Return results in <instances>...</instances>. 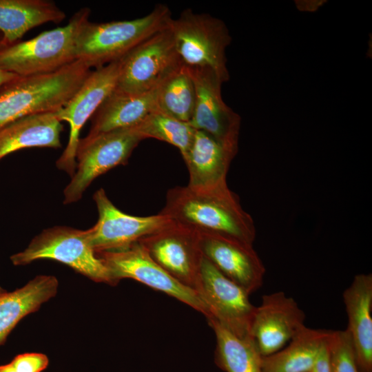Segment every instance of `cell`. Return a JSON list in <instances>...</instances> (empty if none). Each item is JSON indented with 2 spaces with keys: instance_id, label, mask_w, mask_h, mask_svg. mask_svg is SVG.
<instances>
[{
  "instance_id": "obj_11",
  "label": "cell",
  "mask_w": 372,
  "mask_h": 372,
  "mask_svg": "<svg viewBox=\"0 0 372 372\" xmlns=\"http://www.w3.org/2000/svg\"><path fill=\"white\" fill-rule=\"evenodd\" d=\"M195 291L207 306L209 316L238 336L250 337L256 307L249 294L202 256Z\"/></svg>"
},
{
  "instance_id": "obj_18",
  "label": "cell",
  "mask_w": 372,
  "mask_h": 372,
  "mask_svg": "<svg viewBox=\"0 0 372 372\" xmlns=\"http://www.w3.org/2000/svg\"><path fill=\"white\" fill-rule=\"evenodd\" d=\"M236 153L205 132L196 130L192 145L183 157L189 171L187 186L209 189L227 184V174Z\"/></svg>"
},
{
  "instance_id": "obj_9",
  "label": "cell",
  "mask_w": 372,
  "mask_h": 372,
  "mask_svg": "<svg viewBox=\"0 0 372 372\" xmlns=\"http://www.w3.org/2000/svg\"><path fill=\"white\" fill-rule=\"evenodd\" d=\"M96 254L109 270L115 285L123 278L134 279L189 305L206 318L209 317V310L198 293L178 282L160 267L138 241L123 250Z\"/></svg>"
},
{
  "instance_id": "obj_27",
  "label": "cell",
  "mask_w": 372,
  "mask_h": 372,
  "mask_svg": "<svg viewBox=\"0 0 372 372\" xmlns=\"http://www.w3.org/2000/svg\"><path fill=\"white\" fill-rule=\"evenodd\" d=\"M328 345L331 372H360L346 330L332 331Z\"/></svg>"
},
{
  "instance_id": "obj_31",
  "label": "cell",
  "mask_w": 372,
  "mask_h": 372,
  "mask_svg": "<svg viewBox=\"0 0 372 372\" xmlns=\"http://www.w3.org/2000/svg\"><path fill=\"white\" fill-rule=\"evenodd\" d=\"M5 292L1 287H0V295Z\"/></svg>"
},
{
  "instance_id": "obj_13",
  "label": "cell",
  "mask_w": 372,
  "mask_h": 372,
  "mask_svg": "<svg viewBox=\"0 0 372 372\" xmlns=\"http://www.w3.org/2000/svg\"><path fill=\"white\" fill-rule=\"evenodd\" d=\"M187 68L196 89L195 108L189 123L237 154L241 118L223 100V83L211 70Z\"/></svg>"
},
{
  "instance_id": "obj_3",
  "label": "cell",
  "mask_w": 372,
  "mask_h": 372,
  "mask_svg": "<svg viewBox=\"0 0 372 372\" xmlns=\"http://www.w3.org/2000/svg\"><path fill=\"white\" fill-rule=\"evenodd\" d=\"M172 19L169 7L158 4L147 15L132 20L92 23L86 21L76 41V60L90 69L118 61L137 45L169 27Z\"/></svg>"
},
{
  "instance_id": "obj_1",
  "label": "cell",
  "mask_w": 372,
  "mask_h": 372,
  "mask_svg": "<svg viewBox=\"0 0 372 372\" xmlns=\"http://www.w3.org/2000/svg\"><path fill=\"white\" fill-rule=\"evenodd\" d=\"M160 212L198 232L220 234L252 245L256 238L252 217L227 185L209 189H170Z\"/></svg>"
},
{
  "instance_id": "obj_5",
  "label": "cell",
  "mask_w": 372,
  "mask_h": 372,
  "mask_svg": "<svg viewBox=\"0 0 372 372\" xmlns=\"http://www.w3.org/2000/svg\"><path fill=\"white\" fill-rule=\"evenodd\" d=\"M169 28L184 65L211 70L223 83L229 81L226 50L231 37L222 20L185 9L172 19Z\"/></svg>"
},
{
  "instance_id": "obj_21",
  "label": "cell",
  "mask_w": 372,
  "mask_h": 372,
  "mask_svg": "<svg viewBox=\"0 0 372 372\" xmlns=\"http://www.w3.org/2000/svg\"><path fill=\"white\" fill-rule=\"evenodd\" d=\"M66 17L55 3L47 0H0V48L12 45L31 29L61 23Z\"/></svg>"
},
{
  "instance_id": "obj_32",
  "label": "cell",
  "mask_w": 372,
  "mask_h": 372,
  "mask_svg": "<svg viewBox=\"0 0 372 372\" xmlns=\"http://www.w3.org/2000/svg\"><path fill=\"white\" fill-rule=\"evenodd\" d=\"M1 40H2V34L0 32V43H1Z\"/></svg>"
},
{
  "instance_id": "obj_30",
  "label": "cell",
  "mask_w": 372,
  "mask_h": 372,
  "mask_svg": "<svg viewBox=\"0 0 372 372\" xmlns=\"http://www.w3.org/2000/svg\"><path fill=\"white\" fill-rule=\"evenodd\" d=\"M18 76H19L13 73L7 72L0 68V89L6 84L14 80Z\"/></svg>"
},
{
  "instance_id": "obj_2",
  "label": "cell",
  "mask_w": 372,
  "mask_h": 372,
  "mask_svg": "<svg viewBox=\"0 0 372 372\" xmlns=\"http://www.w3.org/2000/svg\"><path fill=\"white\" fill-rule=\"evenodd\" d=\"M76 60L54 72L18 76L0 89V129L20 118L60 110L91 72Z\"/></svg>"
},
{
  "instance_id": "obj_23",
  "label": "cell",
  "mask_w": 372,
  "mask_h": 372,
  "mask_svg": "<svg viewBox=\"0 0 372 372\" xmlns=\"http://www.w3.org/2000/svg\"><path fill=\"white\" fill-rule=\"evenodd\" d=\"M331 333L305 326L282 349L262 358V372H309Z\"/></svg>"
},
{
  "instance_id": "obj_17",
  "label": "cell",
  "mask_w": 372,
  "mask_h": 372,
  "mask_svg": "<svg viewBox=\"0 0 372 372\" xmlns=\"http://www.w3.org/2000/svg\"><path fill=\"white\" fill-rule=\"evenodd\" d=\"M347 332L360 372H372V275L355 276L343 292Z\"/></svg>"
},
{
  "instance_id": "obj_10",
  "label": "cell",
  "mask_w": 372,
  "mask_h": 372,
  "mask_svg": "<svg viewBox=\"0 0 372 372\" xmlns=\"http://www.w3.org/2000/svg\"><path fill=\"white\" fill-rule=\"evenodd\" d=\"M120 67L119 59L91 71L74 94L56 112L60 121H66L70 125L68 144L56 165L71 177L76 170V154L81 130L115 89Z\"/></svg>"
},
{
  "instance_id": "obj_25",
  "label": "cell",
  "mask_w": 372,
  "mask_h": 372,
  "mask_svg": "<svg viewBox=\"0 0 372 372\" xmlns=\"http://www.w3.org/2000/svg\"><path fill=\"white\" fill-rule=\"evenodd\" d=\"M196 104V89L187 68L182 65L159 85L157 110L189 123Z\"/></svg>"
},
{
  "instance_id": "obj_14",
  "label": "cell",
  "mask_w": 372,
  "mask_h": 372,
  "mask_svg": "<svg viewBox=\"0 0 372 372\" xmlns=\"http://www.w3.org/2000/svg\"><path fill=\"white\" fill-rule=\"evenodd\" d=\"M138 242L169 275L195 290L203 256L196 231L172 221Z\"/></svg>"
},
{
  "instance_id": "obj_6",
  "label": "cell",
  "mask_w": 372,
  "mask_h": 372,
  "mask_svg": "<svg viewBox=\"0 0 372 372\" xmlns=\"http://www.w3.org/2000/svg\"><path fill=\"white\" fill-rule=\"evenodd\" d=\"M14 265L50 259L69 266L96 282L115 284L102 260L91 247L87 230L56 226L36 236L23 251L10 258Z\"/></svg>"
},
{
  "instance_id": "obj_20",
  "label": "cell",
  "mask_w": 372,
  "mask_h": 372,
  "mask_svg": "<svg viewBox=\"0 0 372 372\" xmlns=\"http://www.w3.org/2000/svg\"><path fill=\"white\" fill-rule=\"evenodd\" d=\"M63 129L56 112L39 113L17 119L0 129V160L24 148H60V134Z\"/></svg>"
},
{
  "instance_id": "obj_7",
  "label": "cell",
  "mask_w": 372,
  "mask_h": 372,
  "mask_svg": "<svg viewBox=\"0 0 372 372\" xmlns=\"http://www.w3.org/2000/svg\"><path fill=\"white\" fill-rule=\"evenodd\" d=\"M144 139L135 127L80 138L76 170L63 192L64 204L78 201L96 177L116 166L126 164L133 150Z\"/></svg>"
},
{
  "instance_id": "obj_15",
  "label": "cell",
  "mask_w": 372,
  "mask_h": 372,
  "mask_svg": "<svg viewBox=\"0 0 372 372\" xmlns=\"http://www.w3.org/2000/svg\"><path fill=\"white\" fill-rule=\"evenodd\" d=\"M305 315L296 300L283 291L264 295L256 307L250 337L262 357L284 347L304 327Z\"/></svg>"
},
{
  "instance_id": "obj_29",
  "label": "cell",
  "mask_w": 372,
  "mask_h": 372,
  "mask_svg": "<svg viewBox=\"0 0 372 372\" xmlns=\"http://www.w3.org/2000/svg\"><path fill=\"white\" fill-rule=\"evenodd\" d=\"M328 343L329 341L322 349L309 372H331Z\"/></svg>"
},
{
  "instance_id": "obj_26",
  "label": "cell",
  "mask_w": 372,
  "mask_h": 372,
  "mask_svg": "<svg viewBox=\"0 0 372 372\" xmlns=\"http://www.w3.org/2000/svg\"><path fill=\"white\" fill-rule=\"evenodd\" d=\"M135 127L145 139L153 138L175 146L182 157L189 149L196 131L189 123L176 119L157 109Z\"/></svg>"
},
{
  "instance_id": "obj_12",
  "label": "cell",
  "mask_w": 372,
  "mask_h": 372,
  "mask_svg": "<svg viewBox=\"0 0 372 372\" xmlns=\"http://www.w3.org/2000/svg\"><path fill=\"white\" fill-rule=\"evenodd\" d=\"M93 198L99 219L87 231L89 243L96 254L125 249L173 221L161 212L148 216L127 214L112 203L102 188L94 193Z\"/></svg>"
},
{
  "instance_id": "obj_19",
  "label": "cell",
  "mask_w": 372,
  "mask_h": 372,
  "mask_svg": "<svg viewBox=\"0 0 372 372\" xmlns=\"http://www.w3.org/2000/svg\"><path fill=\"white\" fill-rule=\"evenodd\" d=\"M159 85L142 94H127L114 90L91 118L87 136L137 126L157 109Z\"/></svg>"
},
{
  "instance_id": "obj_28",
  "label": "cell",
  "mask_w": 372,
  "mask_h": 372,
  "mask_svg": "<svg viewBox=\"0 0 372 372\" xmlns=\"http://www.w3.org/2000/svg\"><path fill=\"white\" fill-rule=\"evenodd\" d=\"M49 364L48 356L41 353H24L15 356L6 364L0 365V372H43Z\"/></svg>"
},
{
  "instance_id": "obj_16",
  "label": "cell",
  "mask_w": 372,
  "mask_h": 372,
  "mask_svg": "<svg viewBox=\"0 0 372 372\" xmlns=\"http://www.w3.org/2000/svg\"><path fill=\"white\" fill-rule=\"evenodd\" d=\"M198 240L202 255L249 295L261 287L265 267L252 245L205 232H198Z\"/></svg>"
},
{
  "instance_id": "obj_4",
  "label": "cell",
  "mask_w": 372,
  "mask_h": 372,
  "mask_svg": "<svg viewBox=\"0 0 372 372\" xmlns=\"http://www.w3.org/2000/svg\"><path fill=\"white\" fill-rule=\"evenodd\" d=\"M90 14L88 8H83L63 27L0 48V68L19 76H28L54 72L73 63L78 32L89 20Z\"/></svg>"
},
{
  "instance_id": "obj_22",
  "label": "cell",
  "mask_w": 372,
  "mask_h": 372,
  "mask_svg": "<svg viewBox=\"0 0 372 372\" xmlns=\"http://www.w3.org/2000/svg\"><path fill=\"white\" fill-rule=\"evenodd\" d=\"M58 287L55 276L39 275L21 288L0 295V346L21 319L56 296Z\"/></svg>"
},
{
  "instance_id": "obj_24",
  "label": "cell",
  "mask_w": 372,
  "mask_h": 372,
  "mask_svg": "<svg viewBox=\"0 0 372 372\" xmlns=\"http://www.w3.org/2000/svg\"><path fill=\"white\" fill-rule=\"evenodd\" d=\"M214 331L215 362L225 372H262V356L251 338L237 335L213 318L207 319Z\"/></svg>"
},
{
  "instance_id": "obj_8",
  "label": "cell",
  "mask_w": 372,
  "mask_h": 372,
  "mask_svg": "<svg viewBox=\"0 0 372 372\" xmlns=\"http://www.w3.org/2000/svg\"><path fill=\"white\" fill-rule=\"evenodd\" d=\"M115 90L142 94L157 87L183 64L169 27L152 35L120 59Z\"/></svg>"
}]
</instances>
